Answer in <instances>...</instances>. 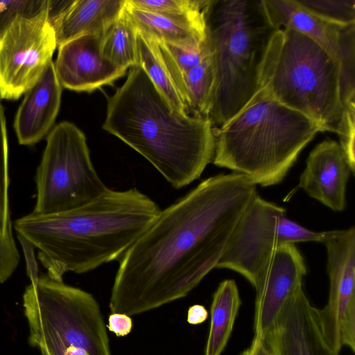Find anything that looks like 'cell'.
<instances>
[{"instance_id":"cell-17","label":"cell","mask_w":355,"mask_h":355,"mask_svg":"<svg viewBox=\"0 0 355 355\" xmlns=\"http://www.w3.org/2000/svg\"><path fill=\"white\" fill-rule=\"evenodd\" d=\"M126 0H49L48 17L58 47L85 35L103 34L122 14Z\"/></svg>"},{"instance_id":"cell-32","label":"cell","mask_w":355,"mask_h":355,"mask_svg":"<svg viewBox=\"0 0 355 355\" xmlns=\"http://www.w3.org/2000/svg\"><path fill=\"white\" fill-rule=\"evenodd\" d=\"M240 355H275L265 336L253 338L250 346Z\"/></svg>"},{"instance_id":"cell-8","label":"cell","mask_w":355,"mask_h":355,"mask_svg":"<svg viewBox=\"0 0 355 355\" xmlns=\"http://www.w3.org/2000/svg\"><path fill=\"white\" fill-rule=\"evenodd\" d=\"M35 180L33 213L40 215L76 209L108 189L92 164L85 134L69 121L59 123L47 135Z\"/></svg>"},{"instance_id":"cell-2","label":"cell","mask_w":355,"mask_h":355,"mask_svg":"<svg viewBox=\"0 0 355 355\" xmlns=\"http://www.w3.org/2000/svg\"><path fill=\"white\" fill-rule=\"evenodd\" d=\"M161 211L135 188L107 189L92 202L69 211L15 220L17 234L38 250V259L52 279L67 272L81 274L121 259L153 224Z\"/></svg>"},{"instance_id":"cell-19","label":"cell","mask_w":355,"mask_h":355,"mask_svg":"<svg viewBox=\"0 0 355 355\" xmlns=\"http://www.w3.org/2000/svg\"><path fill=\"white\" fill-rule=\"evenodd\" d=\"M123 12L137 31L157 42L199 47L205 42V21L181 19L139 9L126 0Z\"/></svg>"},{"instance_id":"cell-13","label":"cell","mask_w":355,"mask_h":355,"mask_svg":"<svg viewBox=\"0 0 355 355\" xmlns=\"http://www.w3.org/2000/svg\"><path fill=\"white\" fill-rule=\"evenodd\" d=\"M271 21L308 37L340 62L343 80L355 83V24L339 26L325 21L300 5L296 0H263Z\"/></svg>"},{"instance_id":"cell-21","label":"cell","mask_w":355,"mask_h":355,"mask_svg":"<svg viewBox=\"0 0 355 355\" xmlns=\"http://www.w3.org/2000/svg\"><path fill=\"white\" fill-rule=\"evenodd\" d=\"M8 145L4 109L0 98V284L14 273L20 261L12 232L8 188Z\"/></svg>"},{"instance_id":"cell-30","label":"cell","mask_w":355,"mask_h":355,"mask_svg":"<svg viewBox=\"0 0 355 355\" xmlns=\"http://www.w3.org/2000/svg\"><path fill=\"white\" fill-rule=\"evenodd\" d=\"M17 237L24 252L27 275L31 282H34L39 278L37 264L34 254L35 248L22 236L17 234Z\"/></svg>"},{"instance_id":"cell-27","label":"cell","mask_w":355,"mask_h":355,"mask_svg":"<svg viewBox=\"0 0 355 355\" xmlns=\"http://www.w3.org/2000/svg\"><path fill=\"white\" fill-rule=\"evenodd\" d=\"M48 8L49 0L0 1V37L19 17H33Z\"/></svg>"},{"instance_id":"cell-29","label":"cell","mask_w":355,"mask_h":355,"mask_svg":"<svg viewBox=\"0 0 355 355\" xmlns=\"http://www.w3.org/2000/svg\"><path fill=\"white\" fill-rule=\"evenodd\" d=\"M338 135L340 137L339 144L346 155L352 171L354 173L355 103H350L345 107Z\"/></svg>"},{"instance_id":"cell-14","label":"cell","mask_w":355,"mask_h":355,"mask_svg":"<svg viewBox=\"0 0 355 355\" xmlns=\"http://www.w3.org/2000/svg\"><path fill=\"white\" fill-rule=\"evenodd\" d=\"M263 336L275 355H339L327 341L318 309L311 305L302 287L288 299Z\"/></svg>"},{"instance_id":"cell-1","label":"cell","mask_w":355,"mask_h":355,"mask_svg":"<svg viewBox=\"0 0 355 355\" xmlns=\"http://www.w3.org/2000/svg\"><path fill=\"white\" fill-rule=\"evenodd\" d=\"M257 194V185L246 175L219 174L161 210L121 257L111 312L132 316L187 296L216 268Z\"/></svg>"},{"instance_id":"cell-33","label":"cell","mask_w":355,"mask_h":355,"mask_svg":"<svg viewBox=\"0 0 355 355\" xmlns=\"http://www.w3.org/2000/svg\"><path fill=\"white\" fill-rule=\"evenodd\" d=\"M208 318V312L205 307L200 304H194L189 307L187 313V322L191 324H198L204 322Z\"/></svg>"},{"instance_id":"cell-23","label":"cell","mask_w":355,"mask_h":355,"mask_svg":"<svg viewBox=\"0 0 355 355\" xmlns=\"http://www.w3.org/2000/svg\"><path fill=\"white\" fill-rule=\"evenodd\" d=\"M137 54L138 64L143 68L157 89L174 107L191 115L164 63L157 41L137 31Z\"/></svg>"},{"instance_id":"cell-6","label":"cell","mask_w":355,"mask_h":355,"mask_svg":"<svg viewBox=\"0 0 355 355\" xmlns=\"http://www.w3.org/2000/svg\"><path fill=\"white\" fill-rule=\"evenodd\" d=\"M263 88L324 132L338 134L345 109L342 64L308 37L279 30L266 61Z\"/></svg>"},{"instance_id":"cell-18","label":"cell","mask_w":355,"mask_h":355,"mask_svg":"<svg viewBox=\"0 0 355 355\" xmlns=\"http://www.w3.org/2000/svg\"><path fill=\"white\" fill-rule=\"evenodd\" d=\"M61 96L62 85L52 60L38 81L24 93L17 111L14 129L21 145H34L49 134L60 110Z\"/></svg>"},{"instance_id":"cell-4","label":"cell","mask_w":355,"mask_h":355,"mask_svg":"<svg viewBox=\"0 0 355 355\" xmlns=\"http://www.w3.org/2000/svg\"><path fill=\"white\" fill-rule=\"evenodd\" d=\"M280 29L270 19L263 0H209L205 31L214 71L209 114L213 128L263 88L266 61Z\"/></svg>"},{"instance_id":"cell-22","label":"cell","mask_w":355,"mask_h":355,"mask_svg":"<svg viewBox=\"0 0 355 355\" xmlns=\"http://www.w3.org/2000/svg\"><path fill=\"white\" fill-rule=\"evenodd\" d=\"M241 300L234 280L220 283L213 295L205 355H220L231 336Z\"/></svg>"},{"instance_id":"cell-11","label":"cell","mask_w":355,"mask_h":355,"mask_svg":"<svg viewBox=\"0 0 355 355\" xmlns=\"http://www.w3.org/2000/svg\"><path fill=\"white\" fill-rule=\"evenodd\" d=\"M327 250L329 294L318 309L323 334L339 353L343 347L355 351V227L331 230L322 243Z\"/></svg>"},{"instance_id":"cell-7","label":"cell","mask_w":355,"mask_h":355,"mask_svg":"<svg viewBox=\"0 0 355 355\" xmlns=\"http://www.w3.org/2000/svg\"><path fill=\"white\" fill-rule=\"evenodd\" d=\"M23 307L28 343L41 355H64L71 348L112 355L103 317L92 294L42 275L26 288Z\"/></svg>"},{"instance_id":"cell-10","label":"cell","mask_w":355,"mask_h":355,"mask_svg":"<svg viewBox=\"0 0 355 355\" xmlns=\"http://www.w3.org/2000/svg\"><path fill=\"white\" fill-rule=\"evenodd\" d=\"M49 8L19 17L0 37V98L15 100L40 78L58 47Z\"/></svg>"},{"instance_id":"cell-16","label":"cell","mask_w":355,"mask_h":355,"mask_svg":"<svg viewBox=\"0 0 355 355\" xmlns=\"http://www.w3.org/2000/svg\"><path fill=\"white\" fill-rule=\"evenodd\" d=\"M352 171L337 141L326 139L309 153L298 187L335 211L346 207V187Z\"/></svg>"},{"instance_id":"cell-25","label":"cell","mask_w":355,"mask_h":355,"mask_svg":"<svg viewBox=\"0 0 355 355\" xmlns=\"http://www.w3.org/2000/svg\"><path fill=\"white\" fill-rule=\"evenodd\" d=\"M134 6L172 17L205 21L209 0H128Z\"/></svg>"},{"instance_id":"cell-31","label":"cell","mask_w":355,"mask_h":355,"mask_svg":"<svg viewBox=\"0 0 355 355\" xmlns=\"http://www.w3.org/2000/svg\"><path fill=\"white\" fill-rule=\"evenodd\" d=\"M108 329L117 336H125L130 333L132 321L130 316L119 313H112L108 318Z\"/></svg>"},{"instance_id":"cell-28","label":"cell","mask_w":355,"mask_h":355,"mask_svg":"<svg viewBox=\"0 0 355 355\" xmlns=\"http://www.w3.org/2000/svg\"><path fill=\"white\" fill-rule=\"evenodd\" d=\"M170 55L178 69L185 72L200 63L209 54L205 42L199 47L182 46L157 42Z\"/></svg>"},{"instance_id":"cell-24","label":"cell","mask_w":355,"mask_h":355,"mask_svg":"<svg viewBox=\"0 0 355 355\" xmlns=\"http://www.w3.org/2000/svg\"><path fill=\"white\" fill-rule=\"evenodd\" d=\"M101 52L121 69L138 65L137 31L123 11L102 34Z\"/></svg>"},{"instance_id":"cell-9","label":"cell","mask_w":355,"mask_h":355,"mask_svg":"<svg viewBox=\"0 0 355 355\" xmlns=\"http://www.w3.org/2000/svg\"><path fill=\"white\" fill-rule=\"evenodd\" d=\"M286 214L284 207L257 194L239 220L216 268L236 271L253 285L279 245L322 243L330 233L307 229Z\"/></svg>"},{"instance_id":"cell-15","label":"cell","mask_w":355,"mask_h":355,"mask_svg":"<svg viewBox=\"0 0 355 355\" xmlns=\"http://www.w3.org/2000/svg\"><path fill=\"white\" fill-rule=\"evenodd\" d=\"M102 34L85 35L60 46L55 72L62 87L76 92H92L112 85L127 70L105 59L101 52Z\"/></svg>"},{"instance_id":"cell-5","label":"cell","mask_w":355,"mask_h":355,"mask_svg":"<svg viewBox=\"0 0 355 355\" xmlns=\"http://www.w3.org/2000/svg\"><path fill=\"white\" fill-rule=\"evenodd\" d=\"M319 132L324 131L318 123L262 88L232 118L214 128L212 161L246 175L256 185H275Z\"/></svg>"},{"instance_id":"cell-20","label":"cell","mask_w":355,"mask_h":355,"mask_svg":"<svg viewBox=\"0 0 355 355\" xmlns=\"http://www.w3.org/2000/svg\"><path fill=\"white\" fill-rule=\"evenodd\" d=\"M158 44L164 63L190 114L209 118L214 87V71L210 52L198 65L181 72L164 48Z\"/></svg>"},{"instance_id":"cell-26","label":"cell","mask_w":355,"mask_h":355,"mask_svg":"<svg viewBox=\"0 0 355 355\" xmlns=\"http://www.w3.org/2000/svg\"><path fill=\"white\" fill-rule=\"evenodd\" d=\"M311 13L339 26L355 24V0H296Z\"/></svg>"},{"instance_id":"cell-12","label":"cell","mask_w":355,"mask_h":355,"mask_svg":"<svg viewBox=\"0 0 355 355\" xmlns=\"http://www.w3.org/2000/svg\"><path fill=\"white\" fill-rule=\"evenodd\" d=\"M306 274L304 258L295 244L276 248L252 285L256 291L254 338L270 330L286 302L302 287Z\"/></svg>"},{"instance_id":"cell-3","label":"cell","mask_w":355,"mask_h":355,"mask_svg":"<svg viewBox=\"0 0 355 355\" xmlns=\"http://www.w3.org/2000/svg\"><path fill=\"white\" fill-rule=\"evenodd\" d=\"M102 128L141 155L175 189L199 178L213 160L209 119L174 107L139 64L108 98Z\"/></svg>"}]
</instances>
